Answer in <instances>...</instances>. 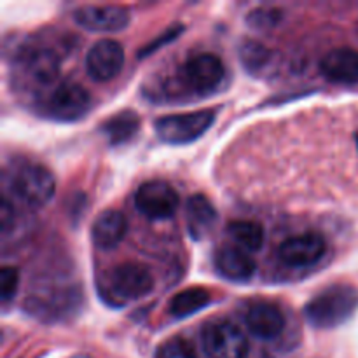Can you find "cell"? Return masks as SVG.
<instances>
[{
  "mask_svg": "<svg viewBox=\"0 0 358 358\" xmlns=\"http://www.w3.org/2000/svg\"><path fill=\"white\" fill-rule=\"evenodd\" d=\"M320 73L336 84L358 83V51L353 48H336L320 62Z\"/></svg>",
  "mask_w": 358,
  "mask_h": 358,
  "instance_id": "obj_14",
  "label": "cell"
},
{
  "mask_svg": "<svg viewBox=\"0 0 358 358\" xmlns=\"http://www.w3.org/2000/svg\"><path fill=\"white\" fill-rule=\"evenodd\" d=\"M325 252V238L315 231H308L283 241L278 248V257L290 268H310L324 257Z\"/></svg>",
  "mask_w": 358,
  "mask_h": 358,
  "instance_id": "obj_11",
  "label": "cell"
},
{
  "mask_svg": "<svg viewBox=\"0 0 358 358\" xmlns=\"http://www.w3.org/2000/svg\"><path fill=\"white\" fill-rule=\"evenodd\" d=\"M282 17V10L271 9V7H261V9H255L248 14L247 21L248 24H252L257 30H268L273 28Z\"/></svg>",
  "mask_w": 358,
  "mask_h": 358,
  "instance_id": "obj_23",
  "label": "cell"
},
{
  "mask_svg": "<svg viewBox=\"0 0 358 358\" xmlns=\"http://www.w3.org/2000/svg\"><path fill=\"white\" fill-rule=\"evenodd\" d=\"M210 301H212L210 290L203 289V287H189L171 297L168 311L173 318H187L201 311Z\"/></svg>",
  "mask_w": 358,
  "mask_h": 358,
  "instance_id": "obj_19",
  "label": "cell"
},
{
  "mask_svg": "<svg viewBox=\"0 0 358 358\" xmlns=\"http://www.w3.org/2000/svg\"><path fill=\"white\" fill-rule=\"evenodd\" d=\"M17 285H20L17 269L10 268V266H3L2 271H0V297H2L3 304H7L16 296Z\"/></svg>",
  "mask_w": 358,
  "mask_h": 358,
  "instance_id": "obj_24",
  "label": "cell"
},
{
  "mask_svg": "<svg viewBox=\"0 0 358 358\" xmlns=\"http://www.w3.org/2000/svg\"><path fill=\"white\" fill-rule=\"evenodd\" d=\"M156 358H196V353L184 338H171L157 348Z\"/></svg>",
  "mask_w": 358,
  "mask_h": 358,
  "instance_id": "obj_22",
  "label": "cell"
},
{
  "mask_svg": "<svg viewBox=\"0 0 358 358\" xmlns=\"http://www.w3.org/2000/svg\"><path fill=\"white\" fill-rule=\"evenodd\" d=\"M201 345L206 358H248V339L229 320H213L203 327Z\"/></svg>",
  "mask_w": 358,
  "mask_h": 358,
  "instance_id": "obj_6",
  "label": "cell"
},
{
  "mask_svg": "<svg viewBox=\"0 0 358 358\" xmlns=\"http://www.w3.org/2000/svg\"><path fill=\"white\" fill-rule=\"evenodd\" d=\"M224 76H226V66L222 59L212 52H199L185 59L182 69L185 87L199 96L213 93L222 84Z\"/></svg>",
  "mask_w": 358,
  "mask_h": 358,
  "instance_id": "obj_8",
  "label": "cell"
},
{
  "mask_svg": "<svg viewBox=\"0 0 358 358\" xmlns=\"http://www.w3.org/2000/svg\"><path fill=\"white\" fill-rule=\"evenodd\" d=\"M16 72L30 87H51L58 83L59 58L51 48L28 45L17 52Z\"/></svg>",
  "mask_w": 358,
  "mask_h": 358,
  "instance_id": "obj_3",
  "label": "cell"
},
{
  "mask_svg": "<svg viewBox=\"0 0 358 358\" xmlns=\"http://www.w3.org/2000/svg\"><path fill=\"white\" fill-rule=\"evenodd\" d=\"M6 184L17 201L31 208H41L51 201L56 189L51 171L31 159L13 161L6 170Z\"/></svg>",
  "mask_w": 358,
  "mask_h": 358,
  "instance_id": "obj_1",
  "label": "cell"
},
{
  "mask_svg": "<svg viewBox=\"0 0 358 358\" xmlns=\"http://www.w3.org/2000/svg\"><path fill=\"white\" fill-rule=\"evenodd\" d=\"M180 205L177 191L168 182H143L135 192V206L150 220H166L175 215Z\"/></svg>",
  "mask_w": 358,
  "mask_h": 358,
  "instance_id": "obj_9",
  "label": "cell"
},
{
  "mask_svg": "<svg viewBox=\"0 0 358 358\" xmlns=\"http://www.w3.org/2000/svg\"><path fill=\"white\" fill-rule=\"evenodd\" d=\"M245 325L254 338L262 341H273L285 331V315L276 304L268 301L252 303L245 311Z\"/></svg>",
  "mask_w": 358,
  "mask_h": 358,
  "instance_id": "obj_13",
  "label": "cell"
},
{
  "mask_svg": "<svg viewBox=\"0 0 358 358\" xmlns=\"http://www.w3.org/2000/svg\"><path fill=\"white\" fill-rule=\"evenodd\" d=\"M128 231L126 217L119 210H105L94 219L91 227V238L94 245L103 250L117 247Z\"/></svg>",
  "mask_w": 358,
  "mask_h": 358,
  "instance_id": "obj_17",
  "label": "cell"
},
{
  "mask_svg": "<svg viewBox=\"0 0 358 358\" xmlns=\"http://www.w3.org/2000/svg\"><path fill=\"white\" fill-rule=\"evenodd\" d=\"M131 20L124 6H80L73 10V21L90 31H121Z\"/></svg>",
  "mask_w": 358,
  "mask_h": 358,
  "instance_id": "obj_12",
  "label": "cell"
},
{
  "mask_svg": "<svg viewBox=\"0 0 358 358\" xmlns=\"http://www.w3.org/2000/svg\"><path fill=\"white\" fill-rule=\"evenodd\" d=\"M182 30H184V27H173V28H168V30L164 31V34L161 35L159 38H156V41H152V42H150L149 45H147L145 49H143V51H140V52H138V56L142 55V58H143V56L149 55L150 51H156V49H159L161 45H164V44H166V42H170L171 38L177 37V35L180 34Z\"/></svg>",
  "mask_w": 358,
  "mask_h": 358,
  "instance_id": "obj_25",
  "label": "cell"
},
{
  "mask_svg": "<svg viewBox=\"0 0 358 358\" xmlns=\"http://www.w3.org/2000/svg\"><path fill=\"white\" fill-rule=\"evenodd\" d=\"M140 128V117L133 110H121L101 124V133L110 145H122L136 135Z\"/></svg>",
  "mask_w": 358,
  "mask_h": 358,
  "instance_id": "obj_18",
  "label": "cell"
},
{
  "mask_svg": "<svg viewBox=\"0 0 358 358\" xmlns=\"http://www.w3.org/2000/svg\"><path fill=\"white\" fill-rule=\"evenodd\" d=\"M238 52H240V59L243 66L252 73L266 72V69H271L273 62L276 58V55L268 45L261 44L257 41H245L238 49Z\"/></svg>",
  "mask_w": 358,
  "mask_h": 358,
  "instance_id": "obj_21",
  "label": "cell"
},
{
  "mask_svg": "<svg viewBox=\"0 0 358 358\" xmlns=\"http://www.w3.org/2000/svg\"><path fill=\"white\" fill-rule=\"evenodd\" d=\"M215 121L213 110H198L189 114L163 115L154 122L157 136L171 145L191 143L205 135Z\"/></svg>",
  "mask_w": 358,
  "mask_h": 358,
  "instance_id": "obj_5",
  "label": "cell"
},
{
  "mask_svg": "<svg viewBox=\"0 0 358 358\" xmlns=\"http://www.w3.org/2000/svg\"><path fill=\"white\" fill-rule=\"evenodd\" d=\"M358 308V290L350 283H336L318 292L304 306V317L315 329H334L348 322Z\"/></svg>",
  "mask_w": 358,
  "mask_h": 358,
  "instance_id": "obj_2",
  "label": "cell"
},
{
  "mask_svg": "<svg viewBox=\"0 0 358 358\" xmlns=\"http://www.w3.org/2000/svg\"><path fill=\"white\" fill-rule=\"evenodd\" d=\"M217 273L231 282L250 280L257 271V264L247 250L240 247H222L213 255Z\"/></svg>",
  "mask_w": 358,
  "mask_h": 358,
  "instance_id": "obj_15",
  "label": "cell"
},
{
  "mask_svg": "<svg viewBox=\"0 0 358 358\" xmlns=\"http://www.w3.org/2000/svg\"><path fill=\"white\" fill-rule=\"evenodd\" d=\"M355 140H357V147H358V133L355 135Z\"/></svg>",
  "mask_w": 358,
  "mask_h": 358,
  "instance_id": "obj_26",
  "label": "cell"
},
{
  "mask_svg": "<svg viewBox=\"0 0 358 358\" xmlns=\"http://www.w3.org/2000/svg\"><path fill=\"white\" fill-rule=\"evenodd\" d=\"M185 222L192 240H203L217 222V210L206 196L192 194L185 203Z\"/></svg>",
  "mask_w": 358,
  "mask_h": 358,
  "instance_id": "obj_16",
  "label": "cell"
},
{
  "mask_svg": "<svg viewBox=\"0 0 358 358\" xmlns=\"http://www.w3.org/2000/svg\"><path fill=\"white\" fill-rule=\"evenodd\" d=\"M42 108L51 119L72 122L87 114L91 108V94L86 87L77 83L56 84L55 90L45 98Z\"/></svg>",
  "mask_w": 358,
  "mask_h": 358,
  "instance_id": "obj_7",
  "label": "cell"
},
{
  "mask_svg": "<svg viewBox=\"0 0 358 358\" xmlns=\"http://www.w3.org/2000/svg\"><path fill=\"white\" fill-rule=\"evenodd\" d=\"M124 65V49L114 38L94 42L86 55V72L96 83H107L119 76Z\"/></svg>",
  "mask_w": 358,
  "mask_h": 358,
  "instance_id": "obj_10",
  "label": "cell"
},
{
  "mask_svg": "<svg viewBox=\"0 0 358 358\" xmlns=\"http://www.w3.org/2000/svg\"><path fill=\"white\" fill-rule=\"evenodd\" d=\"M154 289V276L143 264L138 262H124L108 273L107 292L112 301L122 304L138 301L149 296Z\"/></svg>",
  "mask_w": 358,
  "mask_h": 358,
  "instance_id": "obj_4",
  "label": "cell"
},
{
  "mask_svg": "<svg viewBox=\"0 0 358 358\" xmlns=\"http://www.w3.org/2000/svg\"><path fill=\"white\" fill-rule=\"evenodd\" d=\"M231 240L247 252H259L264 245V229L254 220H234L227 226Z\"/></svg>",
  "mask_w": 358,
  "mask_h": 358,
  "instance_id": "obj_20",
  "label": "cell"
}]
</instances>
